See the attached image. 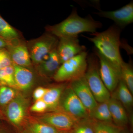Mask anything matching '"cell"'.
Instances as JSON below:
<instances>
[{
  "mask_svg": "<svg viewBox=\"0 0 133 133\" xmlns=\"http://www.w3.org/2000/svg\"><path fill=\"white\" fill-rule=\"evenodd\" d=\"M58 41V38L47 32L38 38L26 41L34 67L42 62L57 48Z\"/></svg>",
  "mask_w": 133,
  "mask_h": 133,
  "instance_id": "8992f818",
  "label": "cell"
},
{
  "mask_svg": "<svg viewBox=\"0 0 133 133\" xmlns=\"http://www.w3.org/2000/svg\"><path fill=\"white\" fill-rule=\"evenodd\" d=\"M8 50L12 63L19 66L34 70L26 41L22 38H16L7 42Z\"/></svg>",
  "mask_w": 133,
  "mask_h": 133,
  "instance_id": "30bf717a",
  "label": "cell"
},
{
  "mask_svg": "<svg viewBox=\"0 0 133 133\" xmlns=\"http://www.w3.org/2000/svg\"><path fill=\"white\" fill-rule=\"evenodd\" d=\"M121 29L116 25H112L106 30L90 34L92 37L82 36L92 43L97 50L105 58L120 72L121 66L123 60L121 55L120 48Z\"/></svg>",
  "mask_w": 133,
  "mask_h": 133,
  "instance_id": "6da1fadb",
  "label": "cell"
},
{
  "mask_svg": "<svg viewBox=\"0 0 133 133\" xmlns=\"http://www.w3.org/2000/svg\"><path fill=\"white\" fill-rule=\"evenodd\" d=\"M111 97L120 102L127 112L132 113L133 107V94L121 79L120 80L116 89L111 94Z\"/></svg>",
  "mask_w": 133,
  "mask_h": 133,
  "instance_id": "ac0fdd59",
  "label": "cell"
},
{
  "mask_svg": "<svg viewBox=\"0 0 133 133\" xmlns=\"http://www.w3.org/2000/svg\"><path fill=\"white\" fill-rule=\"evenodd\" d=\"M2 116L1 114V113H0V119H1V118H2Z\"/></svg>",
  "mask_w": 133,
  "mask_h": 133,
  "instance_id": "e575fe53",
  "label": "cell"
},
{
  "mask_svg": "<svg viewBox=\"0 0 133 133\" xmlns=\"http://www.w3.org/2000/svg\"><path fill=\"white\" fill-rule=\"evenodd\" d=\"M85 77L94 97L98 103L106 102L111 94L105 85L99 74V62L95 53L88 55Z\"/></svg>",
  "mask_w": 133,
  "mask_h": 133,
  "instance_id": "277c9868",
  "label": "cell"
},
{
  "mask_svg": "<svg viewBox=\"0 0 133 133\" xmlns=\"http://www.w3.org/2000/svg\"><path fill=\"white\" fill-rule=\"evenodd\" d=\"M102 26L101 22L94 20L90 15L81 17L75 9L66 19L58 24L46 26L45 29L47 33L59 38L78 36L79 34L84 32L92 34Z\"/></svg>",
  "mask_w": 133,
  "mask_h": 133,
  "instance_id": "7a4b0ae2",
  "label": "cell"
},
{
  "mask_svg": "<svg viewBox=\"0 0 133 133\" xmlns=\"http://www.w3.org/2000/svg\"><path fill=\"white\" fill-rule=\"evenodd\" d=\"M17 133H31L26 128L23 129L22 130H21V131L17 132Z\"/></svg>",
  "mask_w": 133,
  "mask_h": 133,
  "instance_id": "1f68e13d",
  "label": "cell"
},
{
  "mask_svg": "<svg viewBox=\"0 0 133 133\" xmlns=\"http://www.w3.org/2000/svg\"><path fill=\"white\" fill-rule=\"evenodd\" d=\"M30 101L28 95L19 92L15 97L3 109L2 117L15 129L17 132L25 128L30 115Z\"/></svg>",
  "mask_w": 133,
  "mask_h": 133,
  "instance_id": "3957f363",
  "label": "cell"
},
{
  "mask_svg": "<svg viewBox=\"0 0 133 133\" xmlns=\"http://www.w3.org/2000/svg\"><path fill=\"white\" fill-rule=\"evenodd\" d=\"M94 14L101 17L113 21L115 25L121 29L125 28L133 22V1L119 9L106 11L99 10Z\"/></svg>",
  "mask_w": 133,
  "mask_h": 133,
  "instance_id": "7c38bea8",
  "label": "cell"
},
{
  "mask_svg": "<svg viewBox=\"0 0 133 133\" xmlns=\"http://www.w3.org/2000/svg\"><path fill=\"white\" fill-rule=\"evenodd\" d=\"M89 116L91 118L97 121L113 123L108 101L98 103L95 108L89 113Z\"/></svg>",
  "mask_w": 133,
  "mask_h": 133,
  "instance_id": "d6986e66",
  "label": "cell"
},
{
  "mask_svg": "<svg viewBox=\"0 0 133 133\" xmlns=\"http://www.w3.org/2000/svg\"><path fill=\"white\" fill-rule=\"evenodd\" d=\"M57 111L64 112L78 119L89 117L88 111L69 83L62 92Z\"/></svg>",
  "mask_w": 133,
  "mask_h": 133,
  "instance_id": "52a82bcc",
  "label": "cell"
},
{
  "mask_svg": "<svg viewBox=\"0 0 133 133\" xmlns=\"http://www.w3.org/2000/svg\"><path fill=\"white\" fill-rule=\"evenodd\" d=\"M0 36L7 42L16 38H23L19 31L8 23L1 15Z\"/></svg>",
  "mask_w": 133,
  "mask_h": 133,
  "instance_id": "44dd1931",
  "label": "cell"
},
{
  "mask_svg": "<svg viewBox=\"0 0 133 133\" xmlns=\"http://www.w3.org/2000/svg\"><path fill=\"white\" fill-rule=\"evenodd\" d=\"M19 92V91L15 88L0 85V113L1 115L3 109L15 97Z\"/></svg>",
  "mask_w": 133,
  "mask_h": 133,
  "instance_id": "7402d4cb",
  "label": "cell"
},
{
  "mask_svg": "<svg viewBox=\"0 0 133 133\" xmlns=\"http://www.w3.org/2000/svg\"><path fill=\"white\" fill-rule=\"evenodd\" d=\"M120 75L121 79L133 94V69L131 61L128 63L123 61L121 66Z\"/></svg>",
  "mask_w": 133,
  "mask_h": 133,
  "instance_id": "603a6c76",
  "label": "cell"
},
{
  "mask_svg": "<svg viewBox=\"0 0 133 133\" xmlns=\"http://www.w3.org/2000/svg\"><path fill=\"white\" fill-rule=\"evenodd\" d=\"M29 111L36 114L44 113L48 112V106L42 99L39 100L30 106Z\"/></svg>",
  "mask_w": 133,
  "mask_h": 133,
  "instance_id": "4316f807",
  "label": "cell"
},
{
  "mask_svg": "<svg viewBox=\"0 0 133 133\" xmlns=\"http://www.w3.org/2000/svg\"><path fill=\"white\" fill-rule=\"evenodd\" d=\"M59 84L48 87V90L42 99L48 107V112L57 111L60 97L68 83Z\"/></svg>",
  "mask_w": 133,
  "mask_h": 133,
  "instance_id": "e0dca14e",
  "label": "cell"
},
{
  "mask_svg": "<svg viewBox=\"0 0 133 133\" xmlns=\"http://www.w3.org/2000/svg\"><path fill=\"white\" fill-rule=\"evenodd\" d=\"M94 50L99 62V70L101 78L109 92L112 93L120 80V72L96 49L94 48Z\"/></svg>",
  "mask_w": 133,
  "mask_h": 133,
  "instance_id": "9c48e42d",
  "label": "cell"
},
{
  "mask_svg": "<svg viewBox=\"0 0 133 133\" xmlns=\"http://www.w3.org/2000/svg\"><path fill=\"white\" fill-rule=\"evenodd\" d=\"M7 45V42L0 36V49L6 48Z\"/></svg>",
  "mask_w": 133,
  "mask_h": 133,
  "instance_id": "f546056e",
  "label": "cell"
},
{
  "mask_svg": "<svg viewBox=\"0 0 133 133\" xmlns=\"http://www.w3.org/2000/svg\"><path fill=\"white\" fill-rule=\"evenodd\" d=\"M0 133H12L7 129L3 126H0Z\"/></svg>",
  "mask_w": 133,
  "mask_h": 133,
  "instance_id": "4dcf8cb0",
  "label": "cell"
},
{
  "mask_svg": "<svg viewBox=\"0 0 133 133\" xmlns=\"http://www.w3.org/2000/svg\"><path fill=\"white\" fill-rule=\"evenodd\" d=\"M37 120L49 125L60 132H69L78 119L61 111L48 112L33 116Z\"/></svg>",
  "mask_w": 133,
  "mask_h": 133,
  "instance_id": "ba28073f",
  "label": "cell"
},
{
  "mask_svg": "<svg viewBox=\"0 0 133 133\" xmlns=\"http://www.w3.org/2000/svg\"><path fill=\"white\" fill-rule=\"evenodd\" d=\"M26 128L31 133H59L62 132L49 125L37 120L30 115L29 116Z\"/></svg>",
  "mask_w": 133,
  "mask_h": 133,
  "instance_id": "ffe728a7",
  "label": "cell"
},
{
  "mask_svg": "<svg viewBox=\"0 0 133 133\" xmlns=\"http://www.w3.org/2000/svg\"><path fill=\"white\" fill-rule=\"evenodd\" d=\"M59 133H69V132H61Z\"/></svg>",
  "mask_w": 133,
  "mask_h": 133,
  "instance_id": "836d02e7",
  "label": "cell"
},
{
  "mask_svg": "<svg viewBox=\"0 0 133 133\" xmlns=\"http://www.w3.org/2000/svg\"><path fill=\"white\" fill-rule=\"evenodd\" d=\"M69 133H94L92 119L88 117L79 120Z\"/></svg>",
  "mask_w": 133,
  "mask_h": 133,
  "instance_id": "484cf974",
  "label": "cell"
},
{
  "mask_svg": "<svg viewBox=\"0 0 133 133\" xmlns=\"http://www.w3.org/2000/svg\"><path fill=\"white\" fill-rule=\"evenodd\" d=\"M118 133H129L128 132H125V131H122V129H121V131H119V132Z\"/></svg>",
  "mask_w": 133,
  "mask_h": 133,
  "instance_id": "d6a6232c",
  "label": "cell"
},
{
  "mask_svg": "<svg viewBox=\"0 0 133 133\" xmlns=\"http://www.w3.org/2000/svg\"><path fill=\"white\" fill-rule=\"evenodd\" d=\"M57 51L62 64L86 51L85 46L79 43L78 36L70 37L58 38Z\"/></svg>",
  "mask_w": 133,
  "mask_h": 133,
  "instance_id": "8fae6325",
  "label": "cell"
},
{
  "mask_svg": "<svg viewBox=\"0 0 133 133\" xmlns=\"http://www.w3.org/2000/svg\"><path fill=\"white\" fill-rule=\"evenodd\" d=\"M48 90V88L39 86L34 90L33 93V98L34 101L42 99Z\"/></svg>",
  "mask_w": 133,
  "mask_h": 133,
  "instance_id": "f1b7e54d",
  "label": "cell"
},
{
  "mask_svg": "<svg viewBox=\"0 0 133 133\" xmlns=\"http://www.w3.org/2000/svg\"><path fill=\"white\" fill-rule=\"evenodd\" d=\"M92 119L94 133H118L123 129L115 125L114 123Z\"/></svg>",
  "mask_w": 133,
  "mask_h": 133,
  "instance_id": "d4e9b609",
  "label": "cell"
},
{
  "mask_svg": "<svg viewBox=\"0 0 133 133\" xmlns=\"http://www.w3.org/2000/svg\"><path fill=\"white\" fill-rule=\"evenodd\" d=\"M69 84L89 114L97 106L98 102L89 88L85 75L69 82Z\"/></svg>",
  "mask_w": 133,
  "mask_h": 133,
  "instance_id": "4fadbf2b",
  "label": "cell"
},
{
  "mask_svg": "<svg viewBox=\"0 0 133 133\" xmlns=\"http://www.w3.org/2000/svg\"><path fill=\"white\" fill-rule=\"evenodd\" d=\"M0 85L7 86L17 89L13 64L0 70Z\"/></svg>",
  "mask_w": 133,
  "mask_h": 133,
  "instance_id": "cb8c5ba5",
  "label": "cell"
},
{
  "mask_svg": "<svg viewBox=\"0 0 133 133\" xmlns=\"http://www.w3.org/2000/svg\"><path fill=\"white\" fill-rule=\"evenodd\" d=\"M12 64L9 52L6 48L0 49V70Z\"/></svg>",
  "mask_w": 133,
  "mask_h": 133,
  "instance_id": "83f0119b",
  "label": "cell"
},
{
  "mask_svg": "<svg viewBox=\"0 0 133 133\" xmlns=\"http://www.w3.org/2000/svg\"><path fill=\"white\" fill-rule=\"evenodd\" d=\"M56 49H54L45 59L34 67L37 74L42 78L48 80L53 79L61 65Z\"/></svg>",
  "mask_w": 133,
  "mask_h": 133,
  "instance_id": "9a60e30c",
  "label": "cell"
},
{
  "mask_svg": "<svg viewBox=\"0 0 133 133\" xmlns=\"http://www.w3.org/2000/svg\"><path fill=\"white\" fill-rule=\"evenodd\" d=\"M108 103L114 124L120 128L125 127L128 124L129 118L125 108L118 100L111 97Z\"/></svg>",
  "mask_w": 133,
  "mask_h": 133,
  "instance_id": "2e32d148",
  "label": "cell"
},
{
  "mask_svg": "<svg viewBox=\"0 0 133 133\" xmlns=\"http://www.w3.org/2000/svg\"><path fill=\"white\" fill-rule=\"evenodd\" d=\"M88 55L85 51L62 63L53 79L58 83H69L84 76Z\"/></svg>",
  "mask_w": 133,
  "mask_h": 133,
  "instance_id": "5b68a950",
  "label": "cell"
},
{
  "mask_svg": "<svg viewBox=\"0 0 133 133\" xmlns=\"http://www.w3.org/2000/svg\"><path fill=\"white\" fill-rule=\"evenodd\" d=\"M16 89L20 92L28 95L36 83V77L32 70L13 64Z\"/></svg>",
  "mask_w": 133,
  "mask_h": 133,
  "instance_id": "5bb4252c",
  "label": "cell"
}]
</instances>
